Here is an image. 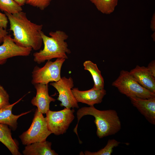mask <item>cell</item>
<instances>
[{"label": "cell", "instance_id": "52a82bcc", "mask_svg": "<svg viewBox=\"0 0 155 155\" xmlns=\"http://www.w3.org/2000/svg\"><path fill=\"white\" fill-rule=\"evenodd\" d=\"M73 109L65 108L58 111L49 110L46 118L49 130L56 135L65 133L74 118Z\"/></svg>", "mask_w": 155, "mask_h": 155}, {"label": "cell", "instance_id": "5bb4252c", "mask_svg": "<svg viewBox=\"0 0 155 155\" xmlns=\"http://www.w3.org/2000/svg\"><path fill=\"white\" fill-rule=\"evenodd\" d=\"M52 143L48 141L35 142L26 145L23 151L24 155H57L51 149Z\"/></svg>", "mask_w": 155, "mask_h": 155}, {"label": "cell", "instance_id": "9c48e42d", "mask_svg": "<svg viewBox=\"0 0 155 155\" xmlns=\"http://www.w3.org/2000/svg\"><path fill=\"white\" fill-rule=\"evenodd\" d=\"M3 42L0 45V65L5 64L8 59L11 57L28 56L32 49L30 47H24L18 45L9 35L5 36Z\"/></svg>", "mask_w": 155, "mask_h": 155}, {"label": "cell", "instance_id": "d4e9b609", "mask_svg": "<svg viewBox=\"0 0 155 155\" xmlns=\"http://www.w3.org/2000/svg\"><path fill=\"white\" fill-rule=\"evenodd\" d=\"M8 33L6 29L0 27V44L3 42L5 37L8 35Z\"/></svg>", "mask_w": 155, "mask_h": 155}, {"label": "cell", "instance_id": "277c9868", "mask_svg": "<svg viewBox=\"0 0 155 155\" xmlns=\"http://www.w3.org/2000/svg\"><path fill=\"white\" fill-rule=\"evenodd\" d=\"M121 93L129 98L135 96L143 99L155 97L151 92L141 86L127 71L122 70L118 78L112 84Z\"/></svg>", "mask_w": 155, "mask_h": 155}, {"label": "cell", "instance_id": "ac0fdd59", "mask_svg": "<svg viewBox=\"0 0 155 155\" xmlns=\"http://www.w3.org/2000/svg\"><path fill=\"white\" fill-rule=\"evenodd\" d=\"M102 13L109 14L113 13L117 6L118 0H90Z\"/></svg>", "mask_w": 155, "mask_h": 155}, {"label": "cell", "instance_id": "603a6c76", "mask_svg": "<svg viewBox=\"0 0 155 155\" xmlns=\"http://www.w3.org/2000/svg\"><path fill=\"white\" fill-rule=\"evenodd\" d=\"M8 21L5 14L0 12V27L6 29L7 27Z\"/></svg>", "mask_w": 155, "mask_h": 155}, {"label": "cell", "instance_id": "e0dca14e", "mask_svg": "<svg viewBox=\"0 0 155 155\" xmlns=\"http://www.w3.org/2000/svg\"><path fill=\"white\" fill-rule=\"evenodd\" d=\"M83 66L84 69L88 71L92 76L94 83L93 88L96 89H104V79L96 64L88 60L84 63Z\"/></svg>", "mask_w": 155, "mask_h": 155}, {"label": "cell", "instance_id": "3957f363", "mask_svg": "<svg viewBox=\"0 0 155 155\" xmlns=\"http://www.w3.org/2000/svg\"><path fill=\"white\" fill-rule=\"evenodd\" d=\"M50 37L42 32L41 35L44 44L43 49L34 53V61L40 64L46 61L54 58H63L67 59V54L71 51L68 47L65 40L68 36L64 31L58 30L49 33Z\"/></svg>", "mask_w": 155, "mask_h": 155}, {"label": "cell", "instance_id": "7a4b0ae2", "mask_svg": "<svg viewBox=\"0 0 155 155\" xmlns=\"http://www.w3.org/2000/svg\"><path fill=\"white\" fill-rule=\"evenodd\" d=\"M88 115L94 117V122L96 127V134L100 138L115 134L121 129V121L115 110H99L95 108L94 105L83 107L77 111L78 122L73 130L78 138L77 129L79 121L83 117Z\"/></svg>", "mask_w": 155, "mask_h": 155}, {"label": "cell", "instance_id": "9a60e30c", "mask_svg": "<svg viewBox=\"0 0 155 155\" xmlns=\"http://www.w3.org/2000/svg\"><path fill=\"white\" fill-rule=\"evenodd\" d=\"M19 99L15 103L0 109V123L7 125L11 127L14 130L17 127V120L20 117L31 112V110L22 113L17 115L13 114L12 110L13 107L19 102L23 98Z\"/></svg>", "mask_w": 155, "mask_h": 155}, {"label": "cell", "instance_id": "30bf717a", "mask_svg": "<svg viewBox=\"0 0 155 155\" xmlns=\"http://www.w3.org/2000/svg\"><path fill=\"white\" fill-rule=\"evenodd\" d=\"M71 91L77 101L91 106L101 102L106 91L104 89H96L93 88L88 90L80 91L78 88H72Z\"/></svg>", "mask_w": 155, "mask_h": 155}, {"label": "cell", "instance_id": "d6986e66", "mask_svg": "<svg viewBox=\"0 0 155 155\" xmlns=\"http://www.w3.org/2000/svg\"><path fill=\"white\" fill-rule=\"evenodd\" d=\"M0 9L13 14L22 11V6L13 0H0Z\"/></svg>", "mask_w": 155, "mask_h": 155}, {"label": "cell", "instance_id": "8992f818", "mask_svg": "<svg viewBox=\"0 0 155 155\" xmlns=\"http://www.w3.org/2000/svg\"><path fill=\"white\" fill-rule=\"evenodd\" d=\"M65 59L58 58L54 61L48 60L42 67H34L32 72V83L48 84L59 80L61 78V71Z\"/></svg>", "mask_w": 155, "mask_h": 155}, {"label": "cell", "instance_id": "44dd1931", "mask_svg": "<svg viewBox=\"0 0 155 155\" xmlns=\"http://www.w3.org/2000/svg\"><path fill=\"white\" fill-rule=\"evenodd\" d=\"M52 0H26V4L43 10L50 5Z\"/></svg>", "mask_w": 155, "mask_h": 155}, {"label": "cell", "instance_id": "4316f807", "mask_svg": "<svg viewBox=\"0 0 155 155\" xmlns=\"http://www.w3.org/2000/svg\"><path fill=\"white\" fill-rule=\"evenodd\" d=\"M21 6H23L26 3V0H13Z\"/></svg>", "mask_w": 155, "mask_h": 155}, {"label": "cell", "instance_id": "7c38bea8", "mask_svg": "<svg viewBox=\"0 0 155 155\" xmlns=\"http://www.w3.org/2000/svg\"><path fill=\"white\" fill-rule=\"evenodd\" d=\"M133 105L151 124H155V97L143 99L135 96L129 97Z\"/></svg>", "mask_w": 155, "mask_h": 155}, {"label": "cell", "instance_id": "8fae6325", "mask_svg": "<svg viewBox=\"0 0 155 155\" xmlns=\"http://www.w3.org/2000/svg\"><path fill=\"white\" fill-rule=\"evenodd\" d=\"M34 85L36 93L32 99L31 103L42 114H46L50 110V103L55 102L56 99L49 95L48 84H37Z\"/></svg>", "mask_w": 155, "mask_h": 155}, {"label": "cell", "instance_id": "ba28073f", "mask_svg": "<svg viewBox=\"0 0 155 155\" xmlns=\"http://www.w3.org/2000/svg\"><path fill=\"white\" fill-rule=\"evenodd\" d=\"M50 84L54 87L59 93L57 100L61 102V106H64L67 108H79L78 102L71 91L74 86V82L71 77H62L57 81L51 82Z\"/></svg>", "mask_w": 155, "mask_h": 155}, {"label": "cell", "instance_id": "7402d4cb", "mask_svg": "<svg viewBox=\"0 0 155 155\" xmlns=\"http://www.w3.org/2000/svg\"><path fill=\"white\" fill-rule=\"evenodd\" d=\"M10 104L9 95L3 87L0 84V109Z\"/></svg>", "mask_w": 155, "mask_h": 155}, {"label": "cell", "instance_id": "6da1fadb", "mask_svg": "<svg viewBox=\"0 0 155 155\" xmlns=\"http://www.w3.org/2000/svg\"><path fill=\"white\" fill-rule=\"evenodd\" d=\"M4 13L9 22V30L13 32L15 43L35 51L40 49L42 43L41 33L43 25L31 22L22 11L13 14Z\"/></svg>", "mask_w": 155, "mask_h": 155}, {"label": "cell", "instance_id": "4fadbf2b", "mask_svg": "<svg viewBox=\"0 0 155 155\" xmlns=\"http://www.w3.org/2000/svg\"><path fill=\"white\" fill-rule=\"evenodd\" d=\"M129 73L141 86L155 94V77L151 74L147 67L137 65Z\"/></svg>", "mask_w": 155, "mask_h": 155}, {"label": "cell", "instance_id": "ffe728a7", "mask_svg": "<svg viewBox=\"0 0 155 155\" xmlns=\"http://www.w3.org/2000/svg\"><path fill=\"white\" fill-rule=\"evenodd\" d=\"M120 143L119 142L115 139L109 140L106 146L98 151L91 152L86 151L84 153L85 155H111L114 148L117 146Z\"/></svg>", "mask_w": 155, "mask_h": 155}, {"label": "cell", "instance_id": "cb8c5ba5", "mask_svg": "<svg viewBox=\"0 0 155 155\" xmlns=\"http://www.w3.org/2000/svg\"><path fill=\"white\" fill-rule=\"evenodd\" d=\"M148 70L151 74L155 77V61L153 60L151 61L147 67Z\"/></svg>", "mask_w": 155, "mask_h": 155}, {"label": "cell", "instance_id": "5b68a950", "mask_svg": "<svg viewBox=\"0 0 155 155\" xmlns=\"http://www.w3.org/2000/svg\"><path fill=\"white\" fill-rule=\"evenodd\" d=\"M42 114L37 108L36 109L30 127L19 136L23 145L44 141L52 133L48 128L46 118Z\"/></svg>", "mask_w": 155, "mask_h": 155}, {"label": "cell", "instance_id": "484cf974", "mask_svg": "<svg viewBox=\"0 0 155 155\" xmlns=\"http://www.w3.org/2000/svg\"><path fill=\"white\" fill-rule=\"evenodd\" d=\"M155 14L153 15L151 22L150 27L152 30L155 32Z\"/></svg>", "mask_w": 155, "mask_h": 155}, {"label": "cell", "instance_id": "2e32d148", "mask_svg": "<svg viewBox=\"0 0 155 155\" xmlns=\"http://www.w3.org/2000/svg\"><path fill=\"white\" fill-rule=\"evenodd\" d=\"M0 142L9 149L13 155H20L17 142L13 139L11 130L6 124L0 123Z\"/></svg>", "mask_w": 155, "mask_h": 155}]
</instances>
